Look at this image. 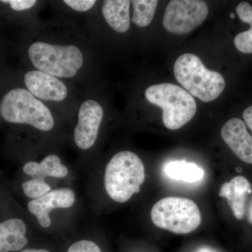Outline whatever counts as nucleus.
<instances>
[{
    "instance_id": "13",
    "label": "nucleus",
    "mask_w": 252,
    "mask_h": 252,
    "mask_svg": "<svg viewBox=\"0 0 252 252\" xmlns=\"http://www.w3.org/2000/svg\"><path fill=\"white\" fill-rule=\"evenodd\" d=\"M27 226L21 219L12 218L0 223V252H17L28 243Z\"/></svg>"
},
{
    "instance_id": "21",
    "label": "nucleus",
    "mask_w": 252,
    "mask_h": 252,
    "mask_svg": "<svg viewBox=\"0 0 252 252\" xmlns=\"http://www.w3.org/2000/svg\"><path fill=\"white\" fill-rule=\"evenodd\" d=\"M95 0H64V3L71 9L79 12L89 11L95 4Z\"/></svg>"
},
{
    "instance_id": "23",
    "label": "nucleus",
    "mask_w": 252,
    "mask_h": 252,
    "mask_svg": "<svg viewBox=\"0 0 252 252\" xmlns=\"http://www.w3.org/2000/svg\"><path fill=\"white\" fill-rule=\"evenodd\" d=\"M0 2L10 5L11 9L15 11H21L31 9L36 4L35 0H9V1H0Z\"/></svg>"
},
{
    "instance_id": "12",
    "label": "nucleus",
    "mask_w": 252,
    "mask_h": 252,
    "mask_svg": "<svg viewBox=\"0 0 252 252\" xmlns=\"http://www.w3.org/2000/svg\"><path fill=\"white\" fill-rule=\"evenodd\" d=\"M252 192L250 182L245 177L238 176L221 186L220 196L226 198L234 216L242 220L245 215L247 195Z\"/></svg>"
},
{
    "instance_id": "19",
    "label": "nucleus",
    "mask_w": 252,
    "mask_h": 252,
    "mask_svg": "<svg viewBox=\"0 0 252 252\" xmlns=\"http://www.w3.org/2000/svg\"><path fill=\"white\" fill-rule=\"evenodd\" d=\"M235 48L243 54H252V25L248 31L240 32L234 39Z\"/></svg>"
},
{
    "instance_id": "20",
    "label": "nucleus",
    "mask_w": 252,
    "mask_h": 252,
    "mask_svg": "<svg viewBox=\"0 0 252 252\" xmlns=\"http://www.w3.org/2000/svg\"><path fill=\"white\" fill-rule=\"evenodd\" d=\"M67 252H102L97 244L89 240H81L73 243Z\"/></svg>"
},
{
    "instance_id": "10",
    "label": "nucleus",
    "mask_w": 252,
    "mask_h": 252,
    "mask_svg": "<svg viewBox=\"0 0 252 252\" xmlns=\"http://www.w3.org/2000/svg\"><path fill=\"white\" fill-rule=\"evenodd\" d=\"M24 81L28 90L37 99L61 102L67 97V87L63 81L41 71L28 72Z\"/></svg>"
},
{
    "instance_id": "7",
    "label": "nucleus",
    "mask_w": 252,
    "mask_h": 252,
    "mask_svg": "<svg viewBox=\"0 0 252 252\" xmlns=\"http://www.w3.org/2000/svg\"><path fill=\"white\" fill-rule=\"evenodd\" d=\"M208 13V6L205 1L172 0L165 9L162 26L172 34H187L201 25Z\"/></svg>"
},
{
    "instance_id": "25",
    "label": "nucleus",
    "mask_w": 252,
    "mask_h": 252,
    "mask_svg": "<svg viewBox=\"0 0 252 252\" xmlns=\"http://www.w3.org/2000/svg\"><path fill=\"white\" fill-rule=\"evenodd\" d=\"M20 252H51L49 250H44V249H40V250H37V249H28V250H23V251Z\"/></svg>"
},
{
    "instance_id": "6",
    "label": "nucleus",
    "mask_w": 252,
    "mask_h": 252,
    "mask_svg": "<svg viewBox=\"0 0 252 252\" xmlns=\"http://www.w3.org/2000/svg\"><path fill=\"white\" fill-rule=\"evenodd\" d=\"M151 218L158 228L177 234L191 233L201 223L196 203L180 197H167L158 201L152 207Z\"/></svg>"
},
{
    "instance_id": "4",
    "label": "nucleus",
    "mask_w": 252,
    "mask_h": 252,
    "mask_svg": "<svg viewBox=\"0 0 252 252\" xmlns=\"http://www.w3.org/2000/svg\"><path fill=\"white\" fill-rule=\"evenodd\" d=\"M145 97L150 103L162 109V122L169 130L183 127L196 113V102L193 96L175 84L162 83L149 86Z\"/></svg>"
},
{
    "instance_id": "27",
    "label": "nucleus",
    "mask_w": 252,
    "mask_h": 252,
    "mask_svg": "<svg viewBox=\"0 0 252 252\" xmlns=\"http://www.w3.org/2000/svg\"><path fill=\"white\" fill-rule=\"evenodd\" d=\"M195 252H215V250H212V249H210L208 248H202L199 249L198 251Z\"/></svg>"
},
{
    "instance_id": "3",
    "label": "nucleus",
    "mask_w": 252,
    "mask_h": 252,
    "mask_svg": "<svg viewBox=\"0 0 252 252\" xmlns=\"http://www.w3.org/2000/svg\"><path fill=\"white\" fill-rule=\"evenodd\" d=\"M0 115L6 122L26 124L44 132L51 131L55 126L50 109L22 88L12 89L5 94L0 102Z\"/></svg>"
},
{
    "instance_id": "28",
    "label": "nucleus",
    "mask_w": 252,
    "mask_h": 252,
    "mask_svg": "<svg viewBox=\"0 0 252 252\" xmlns=\"http://www.w3.org/2000/svg\"><path fill=\"white\" fill-rule=\"evenodd\" d=\"M230 18H235V15L233 14V13H231V14H230Z\"/></svg>"
},
{
    "instance_id": "14",
    "label": "nucleus",
    "mask_w": 252,
    "mask_h": 252,
    "mask_svg": "<svg viewBox=\"0 0 252 252\" xmlns=\"http://www.w3.org/2000/svg\"><path fill=\"white\" fill-rule=\"evenodd\" d=\"M128 0H107L102 5V15L109 27L119 33L126 32L130 26Z\"/></svg>"
},
{
    "instance_id": "16",
    "label": "nucleus",
    "mask_w": 252,
    "mask_h": 252,
    "mask_svg": "<svg viewBox=\"0 0 252 252\" xmlns=\"http://www.w3.org/2000/svg\"><path fill=\"white\" fill-rule=\"evenodd\" d=\"M164 174L172 180L195 183L203 180V169L193 162L185 160H174L167 162L164 166Z\"/></svg>"
},
{
    "instance_id": "2",
    "label": "nucleus",
    "mask_w": 252,
    "mask_h": 252,
    "mask_svg": "<svg viewBox=\"0 0 252 252\" xmlns=\"http://www.w3.org/2000/svg\"><path fill=\"white\" fill-rule=\"evenodd\" d=\"M174 74L189 94L205 102L216 99L225 89L223 76L207 69L196 55L185 54L180 56L174 65Z\"/></svg>"
},
{
    "instance_id": "8",
    "label": "nucleus",
    "mask_w": 252,
    "mask_h": 252,
    "mask_svg": "<svg viewBox=\"0 0 252 252\" xmlns=\"http://www.w3.org/2000/svg\"><path fill=\"white\" fill-rule=\"evenodd\" d=\"M103 117V109L97 101L87 99L81 104L74 131V142L79 149L87 150L94 147Z\"/></svg>"
},
{
    "instance_id": "15",
    "label": "nucleus",
    "mask_w": 252,
    "mask_h": 252,
    "mask_svg": "<svg viewBox=\"0 0 252 252\" xmlns=\"http://www.w3.org/2000/svg\"><path fill=\"white\" fill-rule=\"evenodd\" d=\"M23 172L32 178L45 180L46 177L64 178L69 173V170L61 162L59 157L50 154L42 159L40 162L30 161L25 164Z\"/></svg>"
},
{
    "instance_id": "5",
    "label": "nucleus",
    "mask_w": 252,
    "mask_h": 252,
    "mask_svg": "<svg viewBox=\"0 0 252 252\" xmlns=\"http://www.w3.org/2000/svg\"><path fill=\"white\" fill-rule=\"evenodd\" d=\"M28 56L37 70L57 78L74 77L84 64L82 52L74 45L37 41L30 46Z\"/></svg>"
},
{
    "instance_id": "24",
    "label": "nucleus",
    "mask_w": 252,
    "mask_h": 252,
    "mask_svg": "<svg viewBox=\"0 0 252 252\" xmlns=\"http://www.w3.org/2000/svg\"><path fill=\"white\" fill-rule=\"evenodd\" d=\"M243 115L247 125L252 131V105L244 111Z\"/></svg>"
},
{
    "instance_id": "17",
    "label": "nucleus",
    "mask_w": 252,
    "mask_h": 252,
    "mask_svg": "<svg viewBox=\"0 0 252 252\" xmlns=\"http://www.w3.org/2000/svg\"><path fill=\"white\" fill-rule=\"evenodd\" d=\"M132 21L140 28L148 26L155 15L158 1L157 0H134Z\"/></svg>"
},
{
    "instance_id": "22",
    "label": "nucleus",
    "mask_w": 252,
    "mask_h": 252,
    "mask_svg": "<svg viewBox=\"0 0 252 252\" xmlns=\"http://www.w3.org/2000/svg\"><path fill=\"white\" fill-rule=\"evenodd\" d=\"M237 14L243 22L252 25V6L248 2H241L237 6Z\"/></svg>"
},
{
    "instance_id": "11",
    "label": "nucleus",
    "mask_w": 252,
    "mask_h": 252,
    "mask_svg": "<svg viewBox=\"0 0 252 252\" xmlns=\"http://www.w3.org/2000/svg\"><path fill=\"white\" fill-rule=\"evenodd\" d=\"M220 135L240 160L252 164V137L243 121L238 118L230 119L222 127Z\"/></svg>"
},
{
    "instance_id": "9",
    "label": "nucleus",
    "mask_w": 252,
    "mask_h": 252,
    "mask_svg": "<svg viewBox=\"0 0 252 252\" xmlns=\"http://www.w3.org/2000/svg\"><path fill=\"white\" fill-rule=\"evenodd\" d=\"M75 200V193L72 189H54L40 198L31 200L28 203V209L36 217L41 227L49 228L51 225V212L54 209L69 208L74 205Z\"/></svg>"
},
{
    "instance_id": "26",
    "label": "nucleus",
    "mask_w": 252,
    "mask_h": 252,
    "mask_svg": "<svg viewBox=\"0 0 252 252\" xmlns=\"http://www.w3.org/2000/svg\"><path fill=\"white\" fill-rule=\"evenodd\" d=\"M248 220L250 223L252 224V201L250 209H249Z\"/></svg>"
},
{
    "instance_id": "18",
    "label": "nucleus",
    "mask_w": 252,
    "mask_h": 252,
    "mask_svg": "<svg viewBox=\"0 0 252 252\" xmlns=\"http://www.w3.org/2000/svg\"><path fill=\"white\" fill-rule=\"evenodd\" d=\"M22 189L25 195L32 199L40 198L51 190V186L45 180L39 178L26 181L23 184Z\"/></svg>"
},
{
    "instance_id": "1",
    "label": "nucleus",
    "mask_w": 252,
    "mask_h": 252,
    "mask_svg": "<svg viewBox=\"0 0 252 252\" xmlns=\"http://www.w3.org/2000/svg\"><path fill=\"white\" fill-rule=\"evenodd\" d=\"M145 168L140 158L130 151L116 154L106 166L104 185L110 198L119 203L128 201L140 191Z\"/></svg>"
}]
</instances>
